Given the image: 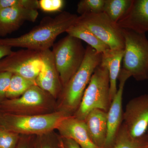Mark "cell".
I'll list each match as a JSON object with an SVG mask.
<instances>
[{
	"instance_id": "1",
	"label": "cell",
	"mask_w": 148,
	"mask_h": 148,
	"mask_svg": "<svg viewBox=\"0 0 148 148\" xmlns=\"http://www.w3.org/2000/svg\"><path fill=\"white\" fill-rule=\"evenodd\" d=\"M78 15L63 11L54 17L46 16L29 32L15 38H0V45L44 51L53 47L59 35L75 24Z\"/></svg>"
},
{
	"instance_id": "2",
	"label": "cell",
	"mask_w": 148,
	"mask_h": 148,
	"mask_svg": "<svg viewBox=\"0 0 148 148\" xmlns=\"http://www.w3.org/2000/svg\"><path fill=\"white\" fill-rule=\"evenodd\" d=\"M86 49L82 64L62 88L61 92L62 101L61 110L69 116L73 115L78 108L92 74L101 62L102 53H98L90 46H87Z\"/></svg>"
},
{
	"instance_id": "3",
	"label": "cell",
	"mask_w": 148,
	"mask_h": 148,
	"mask_svg": "<svg viewBox=\"0 0 148 148\" xmlns=\"http://www.w3.org/2000/svg\"><path fill=\"white\" fill-rule=\"evenodd\" d=\"M70 116L64 111L37 115H24L0 112V127L17 134L42 135L57 129Z\"/></svg>"
},
{
	"instance_id": "4",
	"label": "cell",
	"mask_w": 148,
	"mask_h": 148,
	"mask_svg": "<svg viewBox=\"0 0 148 148\" xmlns=\"http://www.w3.org/2000/svg\"><path fill=\"white\" fill-rule=\"evenodd\" d=\"M112 102L109 71L100 64L92 74L79 107L73 116L84 120L88 113L94 109L108 112Z\"/></svg>"
},
{
	"instance_id": "5",
	"label": "cell",
	"mask_w": 148,
	"mask_h": 148,
	"mask_svg": "<svg viewBox=\"0 0 148 148\" xmlns=\"http://www.w3.org/2000/svg\"><path fill=\"white\" fill-rule=\"evenodd\" d=\"M125 39L122 69L138 81L148 79V40L145 34L123 29Z\"/></svg>"
},
{
	"instance_id": "6",
	"label": "cell",
	"mask_w": 148,
	"mask_h": 148,
	"mask_svg": "<svg viewBox=\"0 0 148 148\" xmlns=\"http://www.w3.org/2000/svg\"><path fill=\"white\" fill-rule=\"evenodd\" d=\"M52 47L51 51L63 87L82 64L86 49L80 40L69 35Z\"/></svg>"
},
{
	"instance_id": "7",
	"label": "cell",
	"mask_w": 148,
	"mask_h": 148,
	"mask_svg": "<svg viewBox=\"0 0 148 148\" xmlns=\"http://www.w3.org/2000/svg\"><path fill=\"white\" fill-rule=\"evenodd\" d=\"M76 23L90 30L111 49H124L123 29L104 12L80 15Z\"/></svg>"
},
{
	"instance_id": "8",
	"label": "cell",
	"mask_w": 148,
	"mask_h": 148,
	"mask_svg": "<svg viewBox=\"0 0 148 148\" xmlns=\"http://www.w3.org/2000/svg\"><path fill=\"white\" fill-rule=\"evenodd\" d=\"M42 66L41 52L24 49L12 51L0 60V73L9 72L36 81Z\"/></svg>"
},
{
	"instance_id": "9",
	"label": "cell",
	"mask_w": 148,
	"mask_h": 148,
	"mask_svg": "<svg viewBox=\"0 0 148 148\" xmlns=\"http://www.w3.org/2000/svg\"><path fill=\"white\" fill-rule=\"evenodd\" d=\"M123 123L132 138H144L148 129V93L128 102L123 112Z\"/></svg>"
},
{
	"instance_id": "10",
	"label": "cell",
	"mask_w": 148,
	"mask_h": 148,
	"mask_svg": "<svg viewBox=\"0 0 148 148\" xmlns=\"http://www.w3.org/2000/svg\"><path fill=\"white\" fill-rule=\"evenodd\" d=\"M130 77L127 72L121 69L118 78L119 81V88L108 112V133L103 148L112 147L118 132L123 123V94L125 83Z\"/></svg>"
},
{
	"instance_id": "11",
	"label": "cell",
	"mask_w": 148,
	"mask_h": 148,
	"mask_svg": "<svg viewBox=\"0 0 148 148\" xmlns=\"http://www.w3.org/2000/svg\"><path fill=\"white\" fill-rule=\"evenodd\" d=\"M42 66L36 79V84L49 95L56 97L61 92L62 86L50 49L41 52Z\"/></svg>"
},
{
	"instance_id": "12",
	"label": "cell",
	"mask_w": 148,
	"mask_h": 148,
	"mask_svg": "<svg viewBox=\"0 0 148 148\" xmlns=\"http://www.w3.org/2000/svg\"><path fill=\"white\" fill-rule=\"evenodd\" d=\"M38 16L36 10L16 7L0 10V36L16 31L25 21L34 22Z\"/></svg>"
},
{
	"instance_id": "13",
	"label": "cell",
	"mask_w": 148,
	"mask_h": 148,
	"mask_svg": "<svg viewBox=\"0 0 148 148\" xmlns=\"http://www.w3.org/2000/svg\"><path fill=\"white\" fill-rule=\"evenodd\" d=\"M57 130L61 138L73 140L81 148H99L92 142L84 120L71 116L65 118Z\"/></svg>"
},
{
	"instance_id": "14",
	"label": "cell",
	"mask_w": 148,
	"mask_h": 148,
	"mask_svg": "<svg viewBox=\"0 0 148 148\" xmlns=\"http://www.w3.org/2000/svg\"><path fill=\"white\" fill-rule=\"evenodd\" d=\"M117 24L121 29L145 34L148 32V0H132L129 9Z\"/></svg>"
},
{
	"instance_id": "15",
	"label": "cell",
	"mask_w": 148,
	"mask_h": 148,
	"mask_svg": "<svg viewBox=\"0 0 148 148\" xmlns=\"http://www.w3.org/2000/svg\"><path fill=\"white\" fill-rule=\"evenodd\" d=\"M46 93L47 92L35 85L18 98L7 99L2 102L0 104V112L16 114L23 109L41 106L45 100Z\"/></svg>"
},
{
	"instance_id": "16",
	"label": "cell",
	"mask_w": 148,
	"mask_h": 148,
	"mask_svg": "<svg viewBox=\"0 0 148 148\" xmlns=\"http://www.w3.org/2000/svg\"><path fill=\"white\" fill-rule=\"evenodd\" d=\"M108 112L95 109L88 113L84 121L92 142L99 148H103L108 133Z\"/></svg>"
},
{
	"instance_id": "17",
	"label": "cell",
	"mask_w": 148,
	"mask_h": 148,
	"mask_svg": "<svg viewBox=\"0 0 148 148\" xmlns=\"http://www.w3.org/2000/svg\"><path fill=\"white\" fill-rule=\"evenodd\" d=\"M124 49L109 48L102 53L101 65L108 69L110 74V96L112 101L116 94L117 80L118 78Z\"/></svg>"
},
{
	"instance_id": "18",
	"label": "cell",
	"mask_w": 148,
	"mask_h": 148,
	"mask_svg": "<svg viewBox=\"0 0 148 148\" xmlns=\"http://www.w3.org/2000/svg\"><path fill=\"white\" fill-rule=\"evenodd\" d=\"M66 32L68 35L75 37L87 43L88 46L94 49L98 53H103L110 48L106 44L99 39L90 30L76 22Z\"/></svg>"
},
{
	"instance_id": "19",
	"label": "cell",
	"mask_w": 148,
	"mask_h": 148,
	"mask_svg": "<svg viewBox=\"0 0 148 148\" xmlns=\"http://www.w3.org/2000/svg\"><path fill=\"white\" fill-rule=\"evenodd\" d=\"M132 0H105L104 13L115 23L118 21L127 12Z\"/></svg>"
},
{
	"instance_id": "20",
	"label": "cell",
	"mask_w": 148,
	"mask_h": 148,
	"mask_svg": "<svg viewBox=\"0 0 148 148\" xmlns=\"http://www.w3.org/2000/svg\"><path fill=\"white\" fill-rule=\"evenodd\" d=\"M35 85H36V81L27 79L18 75L13 74L6 97L7 99L18 98Z\"/></svg>"
},
{
	"instance_id": "21",
	"label": "cell",
	"mask_w": 148,
	"mask_h": 148,
	"mask_svg": "<svg viewBox=\"0 0 148 148\" xmlns=\"http://www.w3.org/2000/svg\"><path fill=\"white\" fill-rule=\"evenodd\" d=\"M144 145V138L142 139L132 138L123 123L112 148H141Z\"/></svg>"
},
{
	"instance_id": "22",
	"label": "cell",
	"mask_w": 148,
	"mask_h": 148,
	"mask_svg": "<svg viewBox=\"0 0 148 148\" xmlns=\"http://www.w3.org/2000/svg\"><path fill=\"white\" fill-rule=\"evenodd\" d=\"M105 0H81L77 5V12L85 13H100L104 12Z\"/></svg>"
},
{
	"instance_id": "23",
	"label": "cell",
	"mask_w": 148,
	"mask_h": 148,
	"mask_svg": "<svg viewBox=\"0 0 148 148\" xmlns=\"http://www.w3.org/2000/svg\"><path fill=\"white\" fill-rule=\"evenodd\" d=\"M16 7L38 10L39 8L38 0H0V10Z\"/></svg>"
},
{
	"instance_id": "24",
	"label": "cell",
	"mask_w": 148,
	"mask_h": 148,
	"mask_svg": "<svg viewBox=\"0 0 148 148\" xmlns=\"http://www.w3.org/2000/svg\"><path fill=\"white\" fill-rule=\"evenodd\" d=\"M19 142V134L0 127V148H16Z\"/></svg>"
},
{
	"instance_id": "25",
	"label": "cell",
	"mask_w": 148,
	"mask_h": 148,
	"mask_svg": "<svg viewBox=\"0 0 148 148\" xmlns=\"http://www.w3.org/2000/svg\"><path fill=\"white\" fill-rule=\"evenodd\" d=\"M64 0H40L39 8L46 12H60L65 5Z\"/></svg>"
},
{
	"instance_id": "26",
	"label": "cell",
	"mask_w": 148,
	"mask_h": 148,
	"mask_svg": "<svg viewBox=\"0 0 148 148\" xmlns=\"http://www.w3.org/2000/svg\"><path fill=\"white\" fill-rule=\"evenodd\" d=\"M12 75L13 74L9 72L0 73V104L7 99L6 94Z\"/></svg>"
},
{
	"instance_id": "27",
	"label": "cell",
	"mask_w": 148,
	"mask_h": 148,
	"mask_svg": "<svg viewBox=\"0 0 148 148\" xmlns=\"http://www.w3.org/2000/svg\"><path fill=\"white\" fill-rule=\"evenodd\" d=\"M33 148H59V147L58 142L56 145H54L50 142L41 141L36 144Z\"/></svg>"
},
{
	"instance_id": "28",
	"label": "cell",
	"mask_w": 148,
	"mask_h": 148,
	"mask_svg": "<svg viewBox=\"0 0 148 148\" xmlns=\"http://www.w3.org/2000/svg\"><path fill=\"white\" fill-rule=\"evenodd\" d=\"M12 48L10 47L0 45V60L12 52Z\"/></svg>"
},
{
	"instance_id": "29",
	"label": "cell",
	"mask_w": 148,
	"mask_h": 148,
	"mask_svg": "<svg viewBox=\"0 0 148 148\" xmlns=\"http://www.w3.org/2000/svg\"><path fill=\"white\" fill-rule=\"evenodd\" d=\"M66 148H81L76 143L70 139L62 138Z\"/></svg>"
},
{
	"instance_id": "30",
	"label": "cell",
	"mask_w": 148,
	"mask_h": 148,
	"mask_svg": "<svg viewBox=\"0 0 148 148\" xmlns=\"http://www.w3.org/2000/svg\"><path fill=\"white\" fill-rule=\"evenodd\" d=\"M16 148H33L27 142H19Z\"/></svg>"
},
{
	"instance_id": "31",
	"label": "cell",
	"mask_w": 148,
	"mask_h": 148,
	"mask_svg": "<svg viewBox=\"0 0 148 148\" xmlns=\"http://www.w3.org/2000/svg\"><path fill=\"white\" fill-rule=\"evenodd\" d=\"M58 145L59 148H66L64 145V142H63L62 139H60L58 141Z\"/></svg>"
},
{
	"instance_id": "32",
	"label": "cell",
	"mask_w": 148,
	"mask_h": 148,
	"mask_svg": "<svg viewBox=\"0 0 148 148\" xmlns=\"http://www.w3.org/2000/svg\"><path fill=\"white\" fill-rule=\"evenodd\" d=\"M144 142H145V145H148V129L147 131L146 132L145 135L144 137Z\"/></svg>"
},
{
	"instance_id": "33",
	"label": "cell",
	"mask_w": 148,
	"mask_h": 148,
	"mask_svg": "<svg viewBox=\"0 0 148 148\" xmlns=\"http://www.w3.org/2000/svg\"><path fill=\"white\" fill-rule=\"evenodd\" d=\"M141 148H148V145H144Z\"/></svg>"
}]
</instances>
